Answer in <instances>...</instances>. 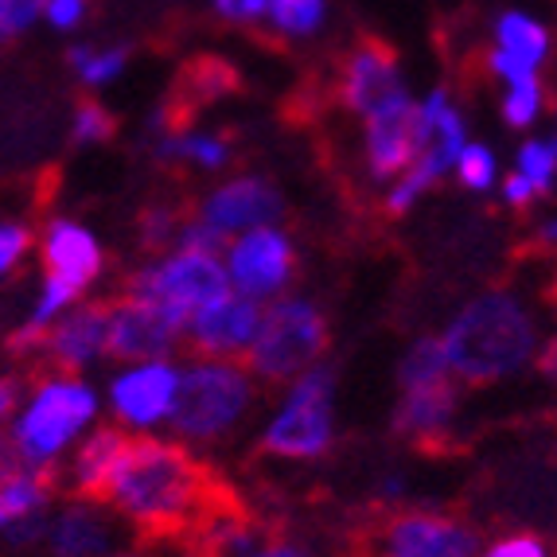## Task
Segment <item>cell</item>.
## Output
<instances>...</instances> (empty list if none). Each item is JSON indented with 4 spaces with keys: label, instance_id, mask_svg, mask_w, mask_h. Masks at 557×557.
Returning a JSON list of instances; mask_svg holds the SVG:
<instances>
[{
    "label": "cell",
    "instance_id": "cell-18",
    "mask_svg": "<svg viewBox=\"0 0 557 557\" xmlns=\"http://www.w3.org/2000/svg\"><path fill=\"white\" fill-rule=\"evenodd\" d=\"M401 94H409V83L391 47L359 44L355 51H347L344 66H339V102L355 117H371L374 110L391 106Z\"/></svg>",
    "mask_w": 557,
    "mask_h": 557
},
{
    "label": "cell",
    "instance_id": "cell-43",
    "mask_svg": "<svg viewBox=\"0 0 557 557\" xmlns=\"http://www.w3.org/2000/svg\"><path fill=\"white\" fill-rule=\"evenodd\" d=\"M379 499L382 503H398V499H406V492H409V483H406V475H398V472H391V475H382L379 480Z\"/></svg>",
    "mask_w": 557,
    "mask_h": 557
},
{
    "label": "cell",
    "instance_id": "cell-28",
    "mask_svg": "<svg viewBox=\"0 0 557 557\" xmlns=\"http://www.w3.org/2000/svg\"><path fill=\"white\" fill-rule=\"evenodd\" d=\"M499 113L507 121V129H530L539 125L542 113H546V83L539 75L515 78V83L503 86Z\"/></svg>",
    "mask_w": 557,
    "mask_h": 557
},
{
    "label": "cell",
    "instance_id": "cell-44",
    "mask_svg": "<svg viewBox=\"0 0 557 557\" xmlns=\"http://www.w3.org/2000/svg\"><path fill=\"white\" fill-rule=\"evenodd\" d=\"M542 367V374H546L549 382H557V332L549 335V339H542L539 347V359H534Z\"/></svg>",
    "mask_w": 557,
    "mask_h": 557
},
{
    "label": "cell",
    "instance_id": "cell-5",
    "mask_svg": "<svg viewBox=\"0 0 557 557\" xmlns=\"http://www.w3.org/2000/svg\"><path fill=\"white\" fill-rule=\"evenodd\" d=\"M339 379L327 362L297 374L281 386L273 406L265 409L258 429L261 448L288 465H312L324 460L339 441V406H335Z\"/></svg>",
    "mask_w": 557,
    "mask_h": 557
},
{
    "label": "cell",
    "instance_id": "cell-41",
    "mask_svg": "<svg viewBox=\"0 0 557 557\" xmlns=\"http://www.w3.org/2000/svg\"><path fill=\"white\" fill-rule=\"evenodd\" d=\"M20 398H24V386H20L16 379H4V374H0V437L9 433L12 418H16Z\"/></svg>",
    "mask_w": 557,
    "mask_h": 557
},
{
    "label": "cell",
    "instance_id": "cell-4",
    "mask_svg": "<svg viewBox=\"0 0 557 557\" xmlns=\"http://www.w3.org/2000/svg\"><path fill=\"white\" fill-rule=\"evenodd\" d=\"M261 406V382L242 359H191L184 362V391H180L172 437L187 448H219L246 429Z\"/></svg>",
    "mask_w": 557,
    "mask_h": 557
},
{
    "label": "cell",
    "instance_id": "cell-16",
    "mask_svg": "<svg viewBox=\"0 0 557 557\" xmlns=\"http://www.w3.org/2000/svg\"><path fill=\"white\" fill-rule=\"evenodd\" d=\"M110 359L113 362H137V359H164L184 347L187 324L172 320L160 308L145 305L137 297L110 300Z\"/></svg>",
    "mask_w": 557,
    "mask_h": 557
},
{
    "label": "cell",
    "instance_id": "cell-6",
    "mask_svg": "<svg viewBox=\"0 0 557 557\" xmlns=\"http://www.w3.org/2000/svg\"><path fill=\"white\" fill-rule=\"evenodd\" d=\"M327 344H332V332H327L324 308L312 297L285 293L261 312L258 339H253L250 355H246V367L265 386H285L297 374L320 367L327 355Z\"/></svg>",
    "mask_w": 557,
    "mask_h": 557
},
{
    "label": "cell",
    "instance_id": "cell-12",
    "mask_svg": "<svg viewBox=\"0 0 557 557\" xmlns=\"http://www.w3.org/2000/svg\"><path fill=\"white\" fill-rule=\"evenodd\" d=\"M196 214L231 242L234 234H246L253 226L281 223L285 199H281L277 184L270 176L238 172V176H223L214 187H207V196L199 199Z\"/></svg>",
    "mask_w": 557,
    "mask_h": 557
},
{
    "label": "cell",
    "instance_id": "cell-2",
    "mask_svg": "<svg viewBox=\"0 0 557 557\" xmlns=\"http://www.w3.org/2000/svg\"><path fill=\"white\" fill-rule=\"evenodd\" d=\"M448 371L456 382L487 386L519 374L539 359L542 335L530 305L511 288H492L468 300L441 332Z\"/></svg>",
    "mask_w": 557,
    "mask_h": 557
},
{
    "label": "cell",
    "instance_id": "cell-26",
    "mask_svg": "<svg viewBox=\"0 0 557 557\" xmlns=\"http://www.w3.org/2000/svg\"><path fill=\"white\" fill-rule=\"evenodd\" d=\"M71 75L86 90H110L125 71H129V47L121 44H75L66 51Z\"/></svg>",
    "mask_w": 557,
    "mask_h": 557
},
{
    "label": "cell",
    "instance_id": "cell-36",
    "mask_svg": "<svg viewBox=\"0 0 557 557\" xmlns=\"http://www.w3.org/2000/svg\"><path fill=\"white\" fill-rule=\"evenodd\" d=\"M480 557H554L539 534H499V539L483 542Z\"/></svg>",
    "mask_w": 557,
    "mask_h": 557
},
{
    "label": "cell",
    "instance_id": "cell-23",
    "mask_svg": "<svg viewBox=\"0 0 557 557\" xmlns=\"http://www.w3.org/2000/svg\"><path fill=\"white\" fill-rule=\"evenodd\" d=\"M152 157L160 164H180L203 176H219L234 160V145L219 129H180V125H164L152 140Z\"/></svg>",
    "mask_w": 557,
    "mask_h": 557
},
{
    "label": "cell",
    "instance_id": "cell-39",
    "mask_svg": "<svg viewBox=\"0 0 557 557\" xmlns=\"http://www.w3.org/2000/svg\"><path fill=\"white\" fill-rule=\"evenodd\" d=\"M499 199L511 207V211H527V207L539 199V191H534L519 172H507V176L499 180Z\"/></svg>",
    "mask_w": 557,
    "mask_h": 557
},
{
    "label": "cell",
    "instance_id": "cell-21",
    "mask_svg": "<svg viewBox=\"0 0 557 557\" xmlns=\"http://www.w3.org/2000/svg\"><path fill=\"white\" fill-rule=\"evenodd\" d=\"M51 475L16 468L0 480V542L12 549L44 546L47 515H51Z\"/></svg>",
    "mask_w": 557,
    "mask_h": 557
},
{
    "label": "cell",
    "instance_id": "cell-14",
    "mask_svg": "<svg viewBox=\"0 0 557 557\" xmlns=\"http://www.w3.org/2000/svg\"><path fill=\"white\" fill-rule=\"evenodd\" d=\"M261 312L265 305L238 297V293H223L219 300H211L207 308H199L196 317L187 320L184 347H191V355L199 359H242L250 355L253 339H258Z\"/></svg>",
    "mask_w": 557,
    "mask_h": 557
},
{
    "label": "cell",
    "instance_id": "cell-42",
    "mask_svg": "<svg viewBox=\"0 0 557 557\" xmlns=\"http://www.w3.org/2000/svg\"><path fill=\"white\" fill-rule=\"evenodd\" d=\"M106 557H187V554L180 546H172L168 539H152V542H140V546H117Z\"/></svg>",
    "mask_w": 557,
    "mask_h": 557
},
{
    "label": "cell",
    "instance_id": "cell-19",
    "mask_svg": "<svg viewBox=\"0 0 557 557\" xmlns=\"http://www.w3.org/2000/svg\"><path fill=\"white\" fill-rule=\"evenodd\" d=\"M47 367L71 374H90L110 359V308L106 305H75L44 339Z\"/></svg>",
    "mask_w": 557,
    "mask_h": 557
},
{
    "label": "cell",
    "instance_id": "cell-9",
    "mask_svg": "<svg viewBox=\"0 0 557 557\" xmlns=\"http://www.w3.org/2000/svg\"><path fill=\"white\" fill-rule=\"evenodd\" d=\"M180 391H184V362L176 355L113 362L102 386L106 418L129 437H157L172 429Z\"/></svg>",
    "mask_w": 557,
    "mask_h": 557
},
{
    "label": "cell",
    "instance_id": "cell-34",
    "mask_svg": "<svg viewBox=\"0 0 557 557\" xmlns=\"http://www.w3.org/2000/svg\"><path fill=\"white\" fill-rule=\"evenodd\" d=\"M44 20V0H0V44L20 39Z\"/></svg>",
    "mask_w": 557,
    "mask_h": 557
},
{
    "label": "cell",
    "instance_id": "cell-13",
    "mask_svg": "<svg viewBox=\"0 0 557 557\" xmlns=\"http://www.w3.org/2000/svg\"><path fill=\"white\" fill-rule=\"evenodd\" d=\"M36 258L47 277H59L75 285L78 293H90L106 273V246L86 223L71 214H51L36 231Z\"/></svg>",
    "mask_w": 557,
    "mask_h": 557
},
{
    "label": "cell",
    "instance_id": "cell-3",
    "mask_svg": "<svg viewBox=\"0 0 557 557\" xmlns=\"http://www.w3.org/2000/svg\"><path fill=\"white\" fill-rule=\"evenodd\" d=\"M102 386H94L86 374L47 367L24 386V398H20L16 418L4 437L20 456V465L51 475L66 465V456L75 453L78 441L102 425Z\"/></svg>",
    "mask_w": 557,
    "mask_h": 557
},
{
    "label": "cell",
    "instance_id": "cell-46",
    "mask_svg": "<svg viewBox=\"0 0 557 557\" xmlns=\"http://www.w3.org/2000/svg\"><path fill=\"white\" fill-rule=\"evenodd\" d=\"M16 468H24V465H20V456L12 453L9 437H0V480H4V475H12Z\"/></svg>",
    "mask_w": 557,
    "mask_h": 557
},
{
    "label": "cell",
    "instance_id": "cell-31",
    "mask_svg": "<svg viewBox=\"0 0 557 557\" xmlns=\"http://www.w3.org/2000/svg\"><path fill=\"white\" fill-rule=\"evenodd\" d=\"M113 129H117L113 113L106 110L102 102H94V98L78 102L75 113H71V140H75V145H83V149L106 145V140L113 137Z\"/></svg>",
    "mask_w": 557,
    "mask_h": 557
},
{
    "label": "cell",
    "instance_id": "cell-15",
    "mask_svg": "<svg viewBox=\"0 0 557 557\" xmlns=\"http://www.w3.org/2000/svg\"><path fill=\"white\" fill-rule=\"evenodd\" d=\"M125 522L106 507V499L71 495L59 507H51L44 530L47 557H106L121 546Z\"/></svg>",
    "mask_w": 557,
    "mask_h": 557
},
{
    "label": "cell",
    "instance_id": "cell-7",
    "mask_svg": "<svg viewBox=\"0 0 557 557\" xmlns=\"http://www.w3.org/2000/svg\"><path fill=\"white\" fill-rule=\"evenodd\" d=\"M468 140L472 137H468L465 110L456 106L453 94H448L445 86H433V90L421 94L418 98V157H413V164H409L394 184H386V196H382L386 214H394V219L409 214L441 180L453 176L456 157L465 152Z\"/></svg>",
    "mask_w": 557,
    "mask_h": 557
},
{
    "label": "cell",
    "instance_id": "cell-40",
    "mask_svg": "<svg viewBox=\"0 0 557 557\" xmlns=\"http://www.w3.org/2000/svg\"><path fill=\"white\" fill-rule=\"evenodd\" d=\"M242 557H317V554L297 539H273V534H265V542H258L250 554Z\"/></svg>",
    "mask_w": 557,
    "mask_h": 557
},
{
    "label": "cell",
    "instance_id": "cell-37",
    "mask_svg": "<svg viewBox=\"0 0 557 557\" xmlns=\"http://www.w3.org/2000/svg\"><path fill=\"white\" fill-rule=\"evenodd\" d=\"M90 0H44V24L51 32H78L86 24Z\"/></svg>",
    "mask_w": 557,
    "mask_h": 557
},
{
    "label": "cell",
    "instance_id": "cell-11",
    "mask_svg": "<svg viewBox=\"0 0 557 557\" xmlns=\"http://www.w3.org/2000/svg\"><path fill=\"white\" fill-rule=\"evenodd\" d=\"M480 534L465 519L401 507L371 530L367 557H480Z\"/></svg>",
    "mask_w": 557,
    "mask_h": 557
},
{
    "label": "cell",
    "instance_id": "cell-20",
    "mask_svg": "<svg viewBox=\"0 0 557 557\" xmlns=\"http://www.w3.org/2000/svg\"><path fill=\"white\" fill-rule=\"evenodd\" d=\"M456 421H460L456 379L398 386V406L391 413V425L398 437L413 441V445H441V441L453 437Z\"/></svg>",
    "mask_w": 557,
    "mask_h": 557
},
{
    "label": "cell",
    "instance_id": "cell-25",
    "mask_svg": "<svg viewBox=\"0 0 557 557\" xmlns=\"http://www.w3.org/2000/svg\"><path fill=\"white\" fill-rule=\"evenodd\" d=\"M75 305H83V293H78L75 285H66V281L47 277L44 273V281L36 285V297H32L28 317L16 327V347H36L39 351L47 332H51Z\"/></svg>",
    "mask_w": 557,
    "mask_h": 557
},
{
    "label": "cell",
    "instance_id": "cell-27",
    "mask_svg": "<svg viewBox=\"0 0 557 557\" xmlns=\"http://www.w3.org/2000/svg\"><path fill=\"white\" fill-rule=\"evenodd\" d=\"M332 20V0H273L265 28L288 44L317 39Z\"/></svg>",
    "mask_w": 557,
    "mask_h": 557
},
{
    "label": "cell",
    "instance_id": "cell-24",
    "mask_svg": "<svg viewBox=\"0 0 557 557\" xmlns=\"http://www.w3.org/2000/svg\"><path fill=\"white\" fill-rule=\"evenodd\" d=\"M492 47L511 55L515 63H522L527 71H542V63L554 51V39H549V28L542 24L534 12L522 9H503L499 16L492 20Z\"/></svg>",
    "mask_w": 557,
    "mask_h": 557
},
{
    "label": "cell",
    "instance_id": "cell-17",
    "mask_svg": "<svg viewBox=\"0 0 557 557\" xmlns=\"http://www.w3.org/2000/svg\"><path fill=\"white\" fill-rule=\"evenodd\" d=\"M418 157V98L401 94L362 117V164L379 184H394Z\"/></svg>",
    "mask_w": 557,
    "mask_h": 557
},
{
    "label": "cell",
    "instance_id": "cell-29",
    "mask_svg": "<svg viewBox=\"0 0 557 557\" xmlns=\"http://www.w3.org/2000/svg\"><path fill=\"white\" fill-rule=\"evenodd\" d=\"M539 196H549L557 184V137H527L515 152V168Z\"/></svg>",
    "mask_w": 557,
    "mask_h": 557
},
{
    "label": "cell",
    "instance_id": "cell-8",
    "mask_svg": "<svg viewBox=\"0 0 557 557\" xmlns=\"http://www.w3.org/2000/svg\"><path fill=\"white\" fill-rule=\"evenodd\" d=\"M125 293L168 312L180 324H187L199 308H207L211 300L231 293V281H226L223 270V253L172 246V250L149 253V258L140 261L137 270L129 273Z\"/></svg>",
    "mask_w": 557,
    "mask_h": 557
},
{
    "label": "cell",
    "instance_id": "cell-33",
    "mask_svg": "<svg viewBox=\"0 0 557 557\" xmlns=\"http://www.w3.org/2000/svg\"><path fill=\"white\" fill-rule=\"evenodd\" d=\"M180 226H184V219H180L176 207H164V203L149 207V211L140 214V246L152 253L172 250L180 238Z\"/></svg>",
    "mask_w": 557,
    "mask_h": 557
},
{
    "label": "cell",
    "instance_id": "cell-1",
    "mask_svg": "<svg viewBox=\"0 0 557 557\" xmlns=\"http://www.w3.org/2000/svg\"><path fill=\"white\" fill-rule=\"evenodd\" d=\"M102 499L145 539H176L214 511V483L196 448H187L172 433H157L125 441Z\"/></svg>",
    "mask_w": 557,
    "mask_h": 557
},
{
    "label": "cell",
    "instance_id": "cell-35",
    "mask_svg": "<svg viewBox=\"0 0 557 557\" xmlns=\"http://www.w3.org/2000/svg\"><path fill=\"white\" fill-rule=\"evenodd\" d=\"M273 0H211V12L231 28H250V24H265Z\"/></svg>",
    "mask_w": 557,
    "mask_h": 557
},
{
    "label": "cell",
    "instance_id": "cell-22",
    "mask_svg": "<svg viewBox=\"0 0 557 557\" xmlns=\"http://www.w3.org/2000/svg\"><path fill=\"white\" fill-rule=\"evenodd\" d=\"M125 441H129V433H121L110 421H102L90 437L78 441V448L66 456V465L59 468L66 492L86 495V499H102L106 487H110L113 468H117L121 453H125Z\"/></svg>",
    "mask_w": 557,
    "mask_h": 557
},
{
    "label": "cell",
    "instance_id": "cell-45",
    "mask_svg": "<svg viewBox=\"0 0 557 557\" xmlns=\"http://www.w3.org/2000/svg\"><path fill=\"white\" fill-rule=\"evenodd\" d=\"M534 242H539L542 250H557V219H542L534 226Z\"/></svg>",
    "mask_w": 557,
    "mask_h": 557
},
{
    "label": "cell",
    "instance_id": "cell-10",
    "mask_svg": "<svg viewBox=\"0 0 557 557\" xmlns=\"http://www.w3.org/2000/svg\"><path fill=\"white\" fill-rule=\"evenodd\" d=\"M223 270L238 297L273 305L297 281V242L281 223L253 226L223 246Z\"/></svg>",
    "mask_w": 557,
    "mask_h": 557
},
{
    "label": "cell",
    "instance_id": "cell-30",
    "mask_svg": "<svg viewBox=\"0 0 557 557\" xmlns=\"http://www.w3.org/2000/svg\"><path fill=\"white\" fill-rule=\"evenodd\" d=\"M456 184L472 191V196H487L492 187H499V157H495L492 145H483V140H468L465 152L456 157L453 168Z\"/></svg>",
    "mask_w": 557,
    "mask_h": 557
},
{
    "label": "cell",
    "instance_id": "cell-32",
    "mask_svg": "<svg viewBox=\"0 0 557 557\" xmlns=\"http://www.w3.org/2000/svg\"><path fill=\"white\" fill-rule=\"evenodd\" d=\"M28 253H36V231L20 219H0V281L12 277Z\"/></svg>",
    "mask_w": 557,
    "mask_h": 557
},
{
    "label": "cell",
    "instance_id": "cell-38",
    "mask_svg": "<svg viewBox=\"0 0 557 557\" xmlns=\"http://www.w3.org/2000/svg\"><path fill=\"white\" fill-rule=\"evenodd\" d=\"M176 246H184V250H207V253H223L226 238L219 231H214L211 223H203L199 214H191V219H184V226H180V238Z\"/></svg>",
    "mask_w": 557,
    "mask_h": 557
}]
</instances>
